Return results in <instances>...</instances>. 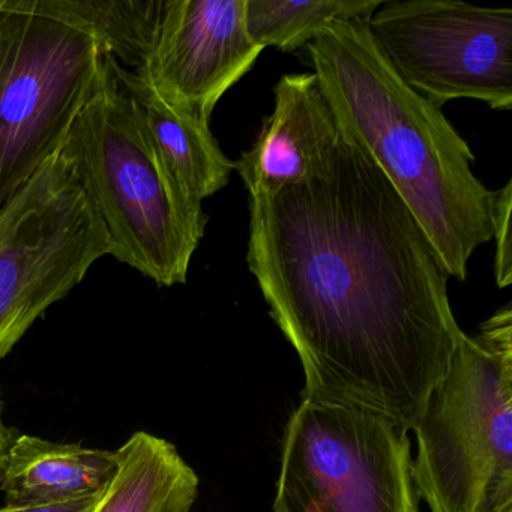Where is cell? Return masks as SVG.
Masks as SVG:
<instances>
[{
    "label": "cell",
    "mask_w": 512,
    "mask_h": 512,
    "mask_svg": "<svg viewBox=\"0 0 512 512\" xmlns=\"http://www.w3.org/2000/svg\"><path fill=\"white\" fill-rule=\"evenodd\" d=\"M116 73L136 101L158 155L182 191L203 203L223 190L235 170V161L221 151L211 124L173 109L145 79L118 62Z\"/></svg>",
    "instance_id": "12"
},
{
    "label": "cell",
    "mask_w": 512,
    "mask_h": 512,
    "mask_svg": "<svg viewBox=\"0 0 512 512\" xmlns=\"http://www.w3.org/2000/svg\"><path fill=\"white\" fill-rule=\"evenodd\" d=\"M88 26L107 55L130 71L142 67L154 43L163 0H52Z\"/></svg>",
    "instance_id": "15"
},
{
    "label": "cell",
    "mask_w": 512,
    "mask_h": 512,
    "mask_svg": "<svg viewBox=\"0 0 512 512\" xmlns=\"http://www.w3.org/2000/svg\"><path fill=\"white\" fill-rule=\"evenodd\" d=\"M247 262L299 356L302 397L415 430L466 332L427 235L358 143L340 131L313 178L250 199Z\"/></svg>",
    "instance_id": "1"
},
{
    "label": "cell",
    "mask_w": 512,
    "mask_h": 512,
    "mask_svg": "<svg viewBox=\"0 0 512 512\" xmlns=\"http://www.w3.org/2000/svg\"><path fill=\"white\" fill-rule=\"evenodd\" d=\"M119 467L92 512H190L199 476L169 440L139 431L118 449Z\"/></svg>",
    "instance_id": "13"
},
{
    "label": "cell",
    "mask_w": 512,
    "mask_h": 512,
    "mask_svg": "<svg viewBox=\"0 0 512 512\" xmlns=\"http://www.w3.org/2000/svg\"><path fill=\"white\" fill-rule=\"evenodd\" d=\"M107 254L103 221L59 151L0 208V361Z\"/></svg>",
    "instance_id": "7"
},
{
    "label": "cell",
    "mask_w": 512,
    "mask_h": 512,
    "mask_svg": "<svg viewBox=\"0 0 512 512\" xmlns=\"http://www.w3.org/2000/svg\"><path fill=\"white\" fill-rule=\"evenodd\" d=\"M118 467V451L22 434L0 452V490L7 506L71 502L101 496Z\"/></svg>",
    "instance_id": "11"
},
{
    "label": "cell",
    "mask_w": 512,
    "mask_h": 512,
    "mask_svg": "<svg viewBox=\"0 0 512 512\" xmlns=\"http://www.w3.org/2000/svg\"><path fill=\"white\" fill-rule=\"evenodd\" d=\"M367 26L397 76L439 109L454 100L512 109L511 8L392 0Z\"/></svg>",
    "instance_id": "8"
},
{
    "label": "cell",
    "mask_w": 512,
    "mask_h": 512,
    "mask_svg": "<svg viewBox=\"0 0 512 512\" xmlns=\"http://www.w3.org/2000/svg\"><path fill=\"white\" fill-rule=\"evenodd\" d=\"M431 512H512V308L464 335L415 430Z\"/></svg>",
    "instance_id": "4"
},
{
    "label": "cell",
    "mask_w": 512,
    "mask_h": 512,
    "mask_svg": "<svg viewBox=\"0 0 512 512\" xmlns=\"http://www.w3.org/2000/svg\"><path fill=\"white\" fill-rule=\"evenodd\" d=\"M245 0H163L154 43L134 73L167 104L211 124L218 101L259 59Z\"/></svg>",
    "instance_id": "9"
},
{
    "label": "cell",
    "mask_w": 512,
    "mask_h": 512,
    "mask_svg": "<svg viewBox=\"0 0 512 512\" xmlns=\"http://www.w3.org/2000/svg\"><path fill=\"white\" fill-rule=\"evenodd\" d=\"M274 512H419L407 431L367 407L302 397L284 431Z\"/></svg>",
    "instance_id": "6"
},
{
    "label": "cell",
    "mask_w": 512,
    "mask_h": 512,
    "mask_svg": "<svg viewBox=\"0 0 512 512\" xmlns=\"http://www.w3.org/2000/svg\"><path fill=\"white\" fill-rule=\"evenodd\" d=\"M511 209L512 181H508L500 190L491 191L490 197L491 241H496L494 278L500 289L512 283Z\"/></svg>",
    "instance_id": "16"
},
{
    "label": "cell",
    "mask_w": 512,
    "mask_h": 512,
    "mask_svg": "<svg viewBox=\"0 0 512 512\" xmlns=\"http://www.w3.org/2000/svg\"><path fill=\"white\" fill-rule=\"evenodd\" d=\"M106 56L52 0H0V208L61 151Z\"/></svg>",
    "instance_id": "5"
},
{
    "label": "cell",
    "mask_w": 512,
    "mask_h": 512,
    "mask_svg": "<svg viewBox=\"0 0 512 512\" xmlns=\"http://www.w3.org/2000/svg\"><path fill=\"white\" fill-rule=\"evenodd\" d=\"M101 496L85 497V499L71 500V502L50 503V505L5 506V508H0V512H92Z\"/></svg>",
    "instance_id": "17"
},
{
    "label": "cell",
    "mask_w": 512,
    "mask_h": 512,
    "mask_svg": "<svg viewBox=\"0 0 512 512\" xmlns=\"http://www.w3.org/2000/svg\"><path fill=\"white\" fill-rule=\"evenodd\" d=\"M383 0H245V26L262 47L293 53L305 49L337 20H370Z\"/></svg>",
    "instance_id": "14"
},
{
    "label": "cell",
    "mask_w": 512,
    "mask_h": 512,
    "mask_svg": "<svg viewBox=\"0 0 512 512\" xmlns=\"http://www.w3.org/2000/svg\"><path fill=\"white\" fill-rule=\"evenodd\" d=\"M0 409H2V401H0ZM5 442H7V439H5L4 425H2V419H0V452L4 449Z\"/></svg>",
    "instance_id": "18"
},
{
    "label": "cell",
    "mask_w": 512,
    "mask_h": 512,
    "mask_svg": "<svg viewBox=\"0 0 512 512\" xmlns=\"http://www.w3.org/2000/svg\"><path fill=\"white\" fill-rule=\"evenodd\" d=\"M274 97V110L253 146L235 163L250 199L274 196L313 178L340 139L316 74H286Z\"/></svg>",
    "instance_id": "10"
},
{
    "label": "cell",
    "mask_w": 512,
    "mask_h": 512,
    "mask_svg": "<svg viewBox=\"0 0 512 512\" xmlns=\"http://www.w3.org/2000/svg\"><path fill=\"white\" fill-rule=\"evenodd\" d=\"M337 20L305 47L341 133L380 167L415 215L449 278L464 281L470 257L493 239L491 191L475 155L442 110L395 73L367 26Z\"/></svg>",
    "instance_id": "2"
},
{
    "label": "cell",
    "mask_w": 512,
    "mask_h": 512,
    "mask_svg": "<svg viewBox=\"0 0 512 512\" xmlns=\"http://www.w3.org/2000/svg\"><path fill=\"white\" fill-rule=\"evenodd\" d=\"M61 154L103 221L112 256L158 286L187 283L208 215L164 166L112 56Z\"/></svg>",
    "instance_id": "3"
}]
</instances>
